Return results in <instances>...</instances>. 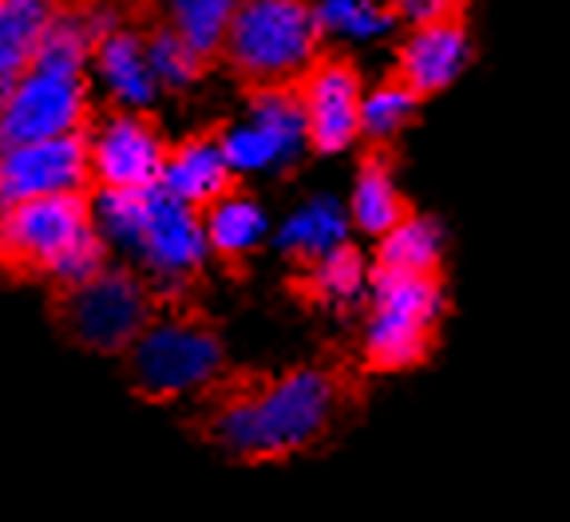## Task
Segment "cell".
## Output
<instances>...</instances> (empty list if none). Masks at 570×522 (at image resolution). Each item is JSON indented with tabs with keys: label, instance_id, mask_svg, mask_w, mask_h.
Masks as SVG:
<instances>
[{
	"label": "cell",
	"instance_id": "obj_10",
	"mask_svg": "<svg viewBox=\"0 0 570 522\" xmlns=\"http://www.w3.org/2000/svg\"><path fill=\"white\" fill-rule=\"evenodd\" d=\"M302 111L309 147L321 155H341L361 139V99L365 83L353 63L345 60H317L302 76Z\"/></svg>",
	"mask_w": 570,
	"mask_h": 522
},
{
	"label": "cell",
	"instance_id": "obj_8",
	"mask_svg": "<svg viewBox=\"0 0 570 522\" xmlns=\"http://www.w3.org/2000/svg\"><path fill=\"white\" fill-rule=\"evenodd\" d=\"M147 289L124 269H99L91 282L76 285L63 305L71 337L88 348H124L147 328Z\"/></svg>",
	"mask_w": 570,
	"mask_h": 522
},
{
	"label": "cell",
	"instance_id": "obj_15",
	"mask_svg": "<svg viewBox=\"0 0 570 522\" xmlns=\"http://www.w3.org/2000/svg\"><path fill=\"white\" fill-rule=\"evenodd\" d=\"M234 170L226 162V151L218 139H190L175 151H167L159 170V190L175 203L190 206H210L218 203L223 195H230V183H234Z\"/></svg>",
	"mask_w": 570,
	"mask_h": 522
},
{
	"label": "cell",
	"instance_id": "obj_18",
	"mask_svg": "<svg viewBox=\"0 0 570 522\" xmlns=\"http://www.w3.org/2000/svg\"><path fill=\"white\" fill-rule=\"evenodd\" d=\"M376 266L384 274H412V277H436L440 257H444V230L440 221L424 214H404L384 238H376Z\"/></svg>",
	"mask_w": 570,
	"mask_h": 522
},
{
	"label": "cell",
	"instance_id": "obj_16",
	"mask_svg": "<svg viewBox=\"0 0 570 522\" xmlns=\"http://www.w3.org/2000/svg\"><path fill=\"white\" fill-rule=\"evenodd\" d=\"M348 230H353V221H348L345 206L333 195H313L294 214H285V221L277 226V249L313 266L333 249L348 246Z\"/></svg>",
	"mask_w": 570,
	"mask_h": 522
},
{
	"label": "cell",
	"instance_id": "obj_23",
	"mask_svg": "<svg viewBox=\"0 0 570 522\" xmlns=\"http://www.w3.org/2000/svg\"><path fill=\"white\" fill-rule=\"evenodd\" d=\"M151 190H99L96 206H91V226H96L99 242L116 249L135 254L147 226V210H151Z\"/></svg>",
	"mask_w": 570,
	"mask_h": 522
},
{
	"label": "cell",
	"instance_id": "obj_11",
	"mask_svg": "<svg viewBox=\"0 0 570 522\" xmlns=\"http://www.w3.org/2000/svg\"><path fill=\"white\" fill-rule=\"evenodd\" d=\"M167 159L159 131L142 116H111L88 139V167L104 190H151Z\"/></svg>",
	"mask_w": 570,
	"mask_h": 522
},
{
	"label": "cell",
	"instance_id": "obj_13",
	"mask_svg": "<svg viewBox=\"0 0 570 522\" xmlns=\"http://www.w3.org/2000/svg\"><path fill=\"white\" fill-rule=\"evenodd\" d=\"M468 63H472V32L455 12L444 20L412 24L409 40L401 45V76L396 80L424 99L452 88L468 71Z\"/></svg>",
	"mask_w": 570,
	"mask_h": 522
},
{
	"label": "cell",
	"instance_id": "obj_28",
	"mask_svg": "<svg viewBox=\"0 0 570 522\" xmlns=\"http://www.w3.org/2000/svg\"><path fill=\"white\" fill-rule=\"evenodd\" d=\"M9 91H12V80H0V111H4V104H9Z\"/></svg>",
	"mask_w": 570,
	"mask_h": 522
},
{
	"label": "cell",
	"instance_id": "obj_19",
	"mask_svg": "<svg viewBox=\"0 0 570 522\" xmlns=\"http://www.w3.org/2000/svg\"><path fill=\"white\" fill-rule=\"evenodd\" d=\"M203 230H206V246H210V254L246 257L266 242L269 218L249 195H234L230 190V195H223L218 203L206 206Z\"/></svg>",
	"mask_w": 570,
	"mask_h": 522
},
{
	"label": "cell",
	"instance_id": "obj_7",
	"mask_svg": "<svg viewBox=\"0 0 570 522\" xmlns=\"http://www.w3.org/2000/svg\"><path fill=\"white\" fill-rule=\"evenodd\" d=\"M83 116H88V88H83V76L32 63V68L12 83L9 104L0 111V147L80 135Z\"/></svg>",
	"mask_w": 570,
	"mask_h": 522
},
{
	"label": "cell",
	"instance_id": "obj_25",
	"mask_svg": "<svg viewBox=\"0 0 570 522\" xmlns=\"http://www.w3.org/2000/svg\"><path fill=\"white\" fill-rule=\"evenodd\" d=\"M420 96L409 91L401 80H389L381 88L365 91L361 99V135L373 142H389L404 131V127L416 119Z\"/></svg>",
	"mask_w": 570,
	"mask_h": 522
},
{
	"label": "cell",
	"instance_id": "obj_20",
	"mask_svg": "<svg viewBox=\"0 0 570 522\" xmlns=\"http://www.w3.org/2000/svg\"><path fill=\"white\" fill-rule=\"evenodd\" d=\"M348 221H353L361 234H373V238H384V234L404 218V198L396 190V178H392L389 162L368 159L365 167L356 170L353 195H348Z\"/></svg>",
	"mask_w": 570,
	"mask_h": 522
},
{
	"label": "cell",
	"instance_id": "obj_5",
	"mask_svg": "<svg viewBox=\"0 0 570 522\" xmlns=\"http://www.w3.org/2000/svg\"><path fill=\"white\" fill-rule=\"evenodd\" d=\"M223 368V345L210 328L190 317L147 321L131 341V372L147 396H190L206 388Z\"/></svg>",
	"mask_w": 570,
	"mask_h": 522
},
{
	"label": "cell",
	"instance_id": "obj_4",
	"mask_svg": "<svg viewBox=\"0 0 570 522\" xmlns=\"http://www.w3.org/2000/svg\"><path fill=\"white\" fill-rule=\"evenodd\" d=\"M444 317V289L436 277L384 274L376 269L368 285L365 356L373 368L401 372L428 356L436 325Z\"/></svg>",
	"mask_w": 570,
	"mask_h": 522
},
{
	"label": "cell",
	"instance_id": "obj_2",
	"mask_svg": "<svg viewBox=\"0 0 570 522\" xmlns=\"http://www.w3.org/2000/svg\"><path fill=\"white\" fill-rule=\"evenodd\" d=\"M0 257L76 289L104 269V242L80 195H56L0 210Z\"/></svg>",
	"mask_w": 570,
	"mask_h": 522
},
{
	"label": "cell",
	"instance_id": "obj_14",
	"mask_svg": "<svg viewBox=\"0 0 570 522\" xmlns=\"http://www.w3.org/2000/svg\"><path fill=\"white\" fill-rule=\"evenodd\" d=\"M91 68H96V80L104 83L107 99L131 116L147 111L159 99V83L147 63V40L131 28H111L107 36H99Z\"/></svg>",
	"mask_w": 570,
	"mask_h": 522
},
{
	"label": "cell",
	"instance_id": "obj_1",
	"mask_svg": "<svg viewBox=\"0 0 570 522\" xmlns=\"http://www.w3.org/2000/svg\"><path fill=\"white\" fill-rule=\"evenodd\" d=\"M341 384L325 368H294L254 384L214 416V440L238 460H285L330 432Z\"/></svg>",
	"mask_w": 570,
	"mask_h": 522
},
{
	"label": "cell",
	"instance_id": "obj_3",
	"mask_svg": "<svg viewBox=\"0 0 570 522\" xmlns=\"http://www.w3.org/2000/svg\"><path fill=\"white\" fill-rule=\"evenodd\" d=\"M238 76L258 88H289L317 63L321 32L309 0H238L223 45Z\"/></svg>",
	"mask_w": 570,
	"mask_h": 522
},
{
	"label": "cell",
	"instance_id": "obj_21",
	"mask_svg": "<svg viewBox=\"0 0 570 522\" xmlns=\"http://www.w3.org/2000/svg\"><path fill=\"white\" fill-rule=\"evenodd\" d=\"M321 40H341V45H376L396 28V12L384 0H317L313 4Z\"/></svg>",
	"mask_w": 570,
	"mask_h": 522
},
{
	"label": "cell",
	"instance_id": "obj_24",
	"mask_svg": "<svg viewBox=\"0 0 570 522\" xmlns=\"http://www.w3.org/2000/svg\"><path fill=\"white\" fill-rule=\"evenodd\" d=\"M373 285L365 257L353 246H341L309 266V293L325 305H356Z\"/></svg>",
	"mask_w": 570,
	"mask_h": 522
},
{
	"label": "cell",
	"instance_id": "obj_22",
	"mask_svg": "<svg viewBox=\"0 0 570 522\" xmlns=\"http://www.w3.org/2000/svg\"><path fill=\"white\" fill-rule=\"evenodd\" d=\"M238 12V0H167L170 32L206 60L223 52L230 20Z\"/></svg>",
	"mask_w": 570,
	"mask_h": 522
},
{
	"label": "cell",
	"instance_id": "obj_26",
	"mask_svg": "<svg viewBox=\"0 0 570 522\" xmlns=\"http://www.w3.org/2000/svg\"><path fill=\"white\" fill-rule=\"evenodd\" d=\"M147 63H151L159 91H187L198 80V71H203V56L190 52L170 28H159L155 36H147Z\"/></svg>",
	"mask_w": 570,
	"mask_h": 522
},
{
	"label": "cell",
	"instance_id": "obj_17",
	"mask_svg": "<svg viewBox=\"0 0 570 522\" xmlns=\"http://www.w3.org/2000/svg\"><path fill=\"white\" fill-rule=\"evenodd\" d=\"M56 12V0H0V80L17 83L32 68Z\"/></svg>",
	"mask_w": 570,
	"mask_h": 522
},
{
	"label": "cell",
	"instance_id": "obj_12",
	"mask_svg": "<svg viewBox=\"0 0 570 522\" xmlns=\"http://www.w3.org/2000/svg\"><path fill=\"white\" fill-rule=\"evenodd\" d=\"M135 257L151 269L159 282L178 285L195 277L210 257L203 230V214L190 210V206L175 203L155 186L151 210H147V226H142V238L135 246Z\"/></svg>",
	"mask_w": 570,
	"mask_h": 522
},
{
	"label": "cell",
	"instance_id": "obj_6",
	"mask_svg": "<svg viewBox=\"0 0 570 522\" xmlns=\"http://www.w3.org/2000/svg\"><path fill=\"white\" fill-rule=\"evenodd\" d=\"M223 151L234 175H277L309 151L305 111L294 88H258L246 116L223 135Z\"/></svg>",
	"mask_w": 570,
	"mask_h": 522
},
{
	"label": "cell",
	"instance_id": "obj_9",
	"mask_svg": "<svg viewBox=\"0 0 570 522\" xmlns=\"http://www.w3.org/2000/svg\"><path fill=\"white\" fill-rule=\"evenodd\" d=\"M88 178V142L80 135L0 147V210L36 198L80 195Z\"/></svg>",
	"mask_w": 570,
	"mask_h": 522
},
{
	"label": "cell",
	"instance_id": "obj_27",
	"mask_svg": "<svg viewBox=\"0 0 570 522\" xmlns=\"http://www.w3.org/2000/svg\"><path fill=\"white\" fill-rule=\"evenodd\" d=\"M460 0H392V12L404 17L409 24H428V20L455 17Z\"/></svg>",
	"mask_w": 570,
	"mask_h": 522
}]
</instances>
